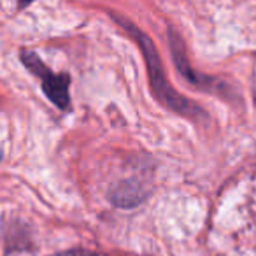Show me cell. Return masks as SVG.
I'll list each match as a JSON object with an SVG mask.
<instances>
[{
    "mask_svg": "<svg viewBox=\"0 0 256 256\" xmlns=\"http://www.w3.org/2000/svg\"><path fill=\"white\" fill-rule=\"evenodd\" d=\"M112 18H116V22L120 23L123 28H126V32L134 37V40L137 42V46L140 48L144 54V60H146V67H148V74H150V82H151V92L154 93L158 100H160L164 106H167L168 109H172L174 112L182 114V116H190V118H196L202 114V110L192 104L190 100H186L182 95H179L170 84H168L167 78H165L164 67H162L160 62V54H158L154 44L151 42V39L142 34L136 25H132L130 22L123 18H118L116 14H112Z\"/></svg>",
    "mask_w": 256,
    "mask_h": 256,
    "instance_id": "6da1fadb",
    "label": "cell"
},
{
    "mask_svg": "<svg viewBox=\"0 0 256 256\" xmlns=\"http://www.w3.org/2000/svg\"><path fill=\"white\" fill-rule=\"evenodd\" d=\"M22 62L32 74H36L42 81V90L48 98L62 110H67L70 107V93H68L70 76L51 72V68L34 51L28 50L22 51Z\"/></svg>",
    "mask_w": 256,
    "mask_h": 256,
    "instance_id": "7a4b0ae2",
    "label": "cell"
},
{
    "mask_svg": "<svg viewBox=\"0 0 256 256\" xmlns=\"http://www.w3.org/2000/svg\"><path fill=\"white\" fill-rule=\"evenodd\" d=\"M148 195V188L136 178L120 181L109 193V198L118 207H136Z\"/></svg>",
    "mask_w": 256,
    "mask_h": 256,
    "instance_id": "3957f363",
    "label": "cell"
},
{
    "mask_svg": "<svg viewBox=\"0 0 256 256\" xmlns=\"http://www.w3.org/2000/svg\"><path fill=\"white\" fill-rule=\"evenodd\" d=\"M51 256H95V252L84 251V249H70V251H62Z\"/></svg>",
    "mask_w": 256,
    "mask_h": 256,
    "instance_id": "277c9868",
    "label": "cell"
}]
</instances>
